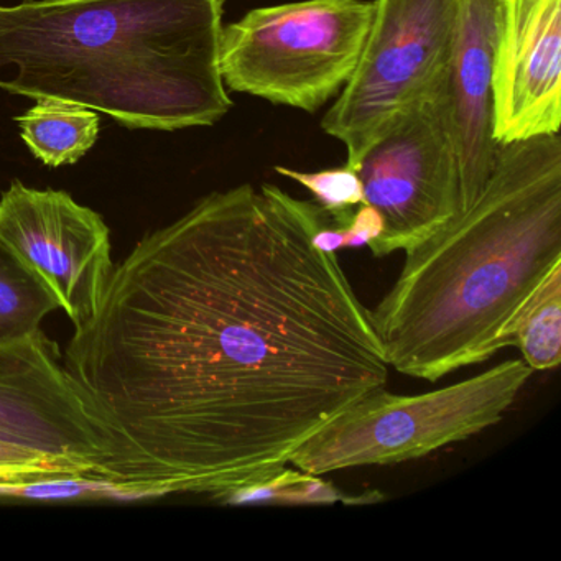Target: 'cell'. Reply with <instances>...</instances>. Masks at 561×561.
Masks as SVG:
<instances>
[{
  "mask_svg": "<svg viewBox=\"0 0 561 561\" xmlns=\"http://www.w3.org/2000/svg\"><path fill=\"white\" fill-rule=\"evenodd\" d=\"M333 221L274 185L206 195L114 265L65 366L119 448L114 489L225 502L376 390L390 366Z\"/></svg>",
  "mask_w": 561,
  "mask_h": 561,
  "instance_id": "obj_1",
  "label": "cell"
},
{
  "mask_svg": "<svg viewBox=\"0 0 561 561\" xmlns=\"http://www.w3.org/2000/svg\"><path fill=\"white\" fill-rule=\"evenodd\" d=\"M561 272V137L499 146L476 202L405 251L370 311L387 364L438 382L514 346L515 328Z\"/></svg>",
  "mask_w": 561,
  "mask_h": 561,
  "instance_id": "obj_2",
  "label": "cell"
},
{
  "mask_svg": "<svg viewBox=\"0 0 561 561\" xmlns=\"http://www.w3.org/2000/svg\"><path fill=\"white\" fill-rule=\"evenodd\" d=\"M226 0L0 4V90L127 129L208 127L232 107L219 68Z\"/></svg>",
  "mask_w": 561,
  "mask_h": 561,
  "instance_id": "obj_3",
  "label": "cell"
},
{
  "mask_svg": "<svg viewBox=\"0 0 561 561\" xmlns=\"http://www.w3.org/2000/svg\"><path fill=\"white\" fill-rule=\"evenodd\" d=\"M531 374L525 360L512 359L420 396L376 390L321 426L288 465L324 476L423 458L501 422Z\"/></svg>",
  "mask_w": 561,
  "mask_h": 561,
  "instance_id": "obj_4",
  "label": "cell"
},
{
  "mask_svg": "<svg viewBox=\"0 0 561 561\" xmlns=\"http://www.w3.org/2000/svg\"><path fill=\"white\" fill-rule=\"evenodd\" d=\"M373 14V0H300L249 11L222 27V81L236 93L317 113L350 81Z\"/></svg>",
  "mask_w": 561,
  "mask_h": 561,
  "instance_id": "obj_5",
  "label": "cell"
},
{
  "mask_svg": "<svg viewBox=\"0 0 561 561\" xmlns=\"http://www.w3.org/2000/svg\"><path fill=\"white\" fill-rule=\"evenodd\" d=\"M373 2L359 61L321 123L328 136L346 147V165L353 170L445 77L465 11V0Z\"/></svg>",
  "mask_w": 561,
  "mask_h": 561,
  "instance_id": "obj_6",
  "label": "cell"
},
{
  "mask_svg": "<svg viewBox=\"0 0 561 561\" xmlns=\"http://www.w3.org/2000/svg\"><path fill=\"white\" fill-rule=\"evenodd\" d=\"M0 443L42 453L87 484H116L119 448L42 328L0 343Z\"/></svg>",
  "mask_w": 561,
  "mask_h": 561,
  "instance_id": "obj_7",
  "label": "cell"
},
{
  "mask_svg": "<svg viewBox=\"0 0 561 561\" xmlns=\"http://www.w3.org/2000/svg\"><path fill=\"white\" fill-rule=\"evenodd\" d=\"M445 78L357 163L364 205L382 219V234L367 245L377 259L405 252L458 215V159Z\"/></svg>",
  "mask_w": 561,
  "mask_h": 561,
  "instance_id": "obj_8",
  "label": "cell"
},
{
  "mask_svg": "<svg viewBox=\"0 0 561 561\" xmlns=\"http://www.w3.org/2000/svg\"><path fill=\"white\" fill-rule=\"evenodd\" d=\"M0 248L58 301L75 327L93 317L114 271L103 216L61 190L11 183L0 196Z\"/></svg>",
  "mask_w": 561,
  "mask_h": 561,
  "instance_id": "obj_9",
  "label": "cell"
},
{
  "mask_svg": "<svg viewBox=\"0 0 561 561\" xmlns=\"http://www.w3.org/2000/svg\"><path fill=\"white\" fill-rule=\"evenodd\" d=\"M560 126L561 0H499L492 137L505 146Z\"/></svg>",
  "mask_w": 561,
  "mask_h": 561,
  "instance_id": "obj_10",
  "label": "cell"
},
{
  "mask_svg": "<svg viewBox=\"0 0 561 561\" xmlns=\"http://www.w3.org/2000/svg\"><path fill=\"white\" fill-rule=\"evenodd\" d=\"M499 0H465L451 64L446 71L449 126L458 159L459 213L491 175L499 144L492 137V58Z\"/></svg>",
  "mask_w": 561,
  "mask_h": 561,
  "instance_id": "obj_11",
  "label": "cell"
},
{
  "mask_svg": "<svg viewBox=\"0 0 561 561\" xmlns=\"http://www.w3.org/2000/svg\"><path fill=\"white\" fill-rule=\"evenodd\" d=\"M22 140L44 165L80 162L100 139V113L58 100H37L18 119Z\"/></svg>",
  "mask_w": 561,
  "mask_h": 561,
  "instance_id": "obj_12",
  "label": "cell"
},
{
  "mask_svg": "<svg viewBox=\"0 0 561 561\" xmlns=\"http://www.w3.org/2000/svg\"><path fill=\"white\" fill-rule=\"evenodd\" d=\"M57 310L60 305L37 278L0 248V343L34 333Z\"/></svg>",
  "mask_w": 561,
  "mask_h": 561,
  "instance_id": "obj_13",
  "label": "cell"
},
{
  "mask_svg": "<svg viewBox=\"0 0 561 561\" xmlns=\"http://www.w3.org/2000/svg\"><path fill=\"white\" fill-rule=\"evenodd\" d=\"M514 346L534 370H550L561 360V272L545 285L515 328Z\"/></svg>",
  "mask_w": 561,
  "mask_h": 561,
  "instance_id": "obj_14",
  "label": "cell"
},
{
  "mask_svg": "<svg viewBox=\"0 0 561 561\" xmlns=\"http://www.w3.org/2000/svg\"><path fill=\"white\" fill-rule=\"evenodd\" d=\"M274 170L278 175L307 188L340 228H347L356 211L354 208L364 205L359 176L356 170L347 165L320 172H298L288 167H275Z\"/></svg>",
  "mask_w": 561,
  "mask_h": 561,
  "instance_id": "obj_15",
  "label": "cell"
},
{
  "mask_svg": "<svg viewBox=\"0 0 561 561\" xmlns=\"http://www.w3.org/2000/svg\"><path fill=\"white\" fill-rule=\"evenodd\" d=\"M67 481L84 482L70 468L42 453L0 443V492Z\"/></svg>",
  "mask_w": 561,
  "mask_h": 561,
  "instance_id": "obj_16",
  "label": "cell"
},
{
  "mask_svg": "<svg viewBox=\"0 0 561 561\" xmlns=\"http://www.w3.org/2000/svg\"><path fill=\"white\" fill-rule=\"evenodd\" d=\"M382 219L373 206H357L350 226L344 228V249L369 245L382 234Z\"/></svg>",
  "mask_w": 561,
  "mask_h": 561,
  "instance_id": "obj_17",
  "label": "cell"
}]
</instances>
